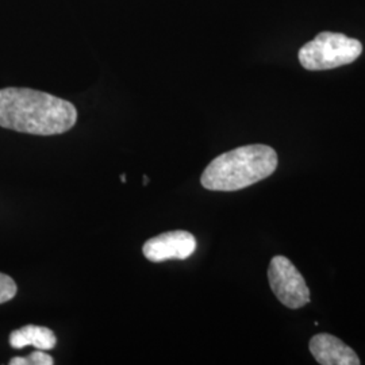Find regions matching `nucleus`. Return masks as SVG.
Segmentation results:
<instances>
[{
  "label": "nucleus",
  "instance_id": "obj_1",
  "mask_svg": "<svg viewBox=\"0 0 365 365\" xmlns=\"http://www.w3.org/2000/svg\"><path fill=\"white\" fill-rule=\"evenodd\" d=\"M78 120L76 107L61 98L30 88L0 90V126L34 135L71 130Z\"/></svg>",
  "mask_w": 365,
  "mask_h": 365
},
{
  "label": "nucleus",
  "instance_id": "obj_2",
  "mask_svg": "<svg viewBox=\"0 0 365 365\" xmlns=\"http://www.w3.org/2000/svg\"><path fill=\"white\" fill-rule=\"evenodd\" d=\"M277 168V155L268 145H247L214 158L200 182L210 191H238L271 176Z\"/></svg>",
  "mask_w": 365,
  "mask_h": 365
},
{
  "label": "nucleus",
  "instance_id": "obj_3",
  "mask_svg": "<svg viewBox=\"0 0 365 365\" xmlns=\"http://www.w3.org/2000/svg\"><path fill=\"white\" fill-rule=\"evenodd\" d=\"M363 53L359 39L341 33L322 31L313 41L300 48L299 63L307 71H327L348 66Z\"/></svg>",
  "mask_w": 365,
  "mask_h": 365
},
{
  "label": "nucleus",
  "instance_id": "obj_4",
  "mask_svg": "<svg viewBox=\"0 0 365 365\" xmlns=\"http://www.w3.org/2000/svg\"><path fill=\"white\" fill-rule=\"evenodd\" d=\"M274 297L288 309L297 310L310 303V289L297 267L284 256H274L268 268Z\"/></svg>",
  "mask_w": 365,
  "mask_h": 365
},
{
  "label": "nucleus",
  "instance_id": "obj_5",
  "mask_svg": "<svg viewBox=\"0 0 365 365\" xmlns=\"http://www.w3.org/2000/svg\"><path fill=\"white\" fill-rule=\"evenodd\" d=\"M196 240L184 230H175L148 240L143 247L145 257L152 262L187 260L194 255Z\"/></svg>",
  "mask_w": 365,
  "mask_h": 365
},
{
  "label": "nucleus",
  "instance_id": "obj_6",
  "mask_svg": "<svg viewBox=\"0 0 365 365\" xmlns=\"http://www.w3.org/2000/svg\"><path fill=\"white\" fill-rule=\"evenodd\" d=\"M310 352L322 365H359V356L351 346L331 334H317L310 339Z\"/></svg>",
  "mask_w": 365,
  "mask_h": 365
},
{
  "label": "nucleus",
  "instance_id": "obj_7",
  "mask_svg": "<svg viewBox=\"0 0 365 365\" xmlns=\"http://www.w3.org/2000/svg\"><path fill=\"white\" fill-rule=\"evenodd\" d=\"M9 341L14 349L34 346L41 351H51L57 344V337L49 327L27 325L11 331Z\"/></svg>",
  "mask_w": 365,
  "mask_h": 365
},
{
  "label": "nucleus",
  "instance_id": "obj_8",
  "mask_svg": "<svg viewBox=\"0 0 365 365\" xmlns=\"http://www.w3.org/2000/svg\"><path fill=\"white\" fill-rule=\"evenodd\" d=\"M10 365H53L52 356H49L45 351L37 349L30 353L27 357H14L10 361Z\"/></svg>",
  "mask_w": 365,
  "mask_h": 365
},
{
  "label": "nucleus",
  "instance_id": "obj_9",
  "mask_svg": "<svg viewBox=\"0 0 365 365\" xmlns=\"http://www.w3.org/2000/svg\"><path fill=\"white\" fill-rule=\"evenodd\" d=\"M16 283L9 274H0V304L10 302L16 295Z\"/></svg>",
  "mask_w": 365,
  "mask_h": 365
},
{
  "label": "nucleus",
  "instance_id": "obj_10",
  "mask_svg": "<svg viewBox=\"0 0 365 365\" xmlns=\"http://www.w3.org/2000/svg\"><path fill=\"white\" fill-rule=\"evenodd\" d=\"M120 180L123 182H126V175H120Z\"/></svg>",
  "mask_w": 365,
  "mask_h": 365
},
{
  "label": "nucleus",
  "instance_id": "obj_11",
  "mask_svg": "<svg viewBox=\"0 0 365 365\" xmlns=\"http://www.w3.org/2000/svg\"><path fill=\"white\" fill-rule=\"evenodd\" d=\"M148 182H149V179H148V178H146V176H144V184H145V185H146V184H148Z\"/></svg>",
  "mask_w": 365,
  "mask_h": 365
}]
</instances>
